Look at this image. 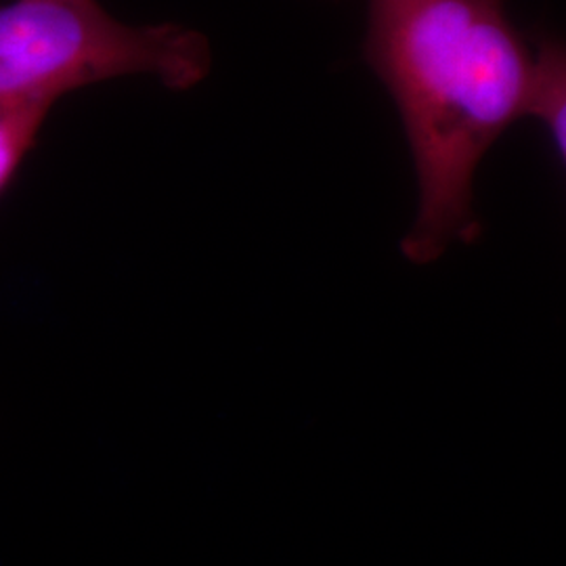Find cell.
<instances>
[{"label":"cell","mask_w":566,"mask_h":566,"mask_svg":"<svg viewBox=\"0 0 566 566\" xmlns=\"http://www.w3.org/2000/svg\"><path fill=\"white\" fill-rule=\"evenodd\" d=\"M365 57L399 107L420 182L403 254L434 263L481 233L474 172L531 112L535 57L504 0H369Z\"/></svg>","instance_id":"obj_1"},{"label":"cell","mask_w":566,"mask_h":566,"mask_svg":"<svg viewBox=\"0 0 566 566\" xmlns=\"http://www.w3.org/2000/svg\"><path fill=\"white\" fill-rule=\"evenodd\" d=\"M210 42L179 23L130 25L97 0H13L0 7V112L55 103L122 76L187 91L208 76Z\"/></svg>","instance_id":"obj_2"},{"label":"cell","mask_w":566,"mask_h":566,"mask_svg":"<svg viewBox=\"0 0 566 566\" xmlns=\"http://www.w3.org/2000/svg\"><path fill=\"white\" fill-rule=\"evenodd\" d=\"M531 116L546 124L566 166V44L544 41L535 57Z\"/></svg>","instance_id":"obj_3"},{"label":"cell","mask_w":566,"mask_h":566,"mask_svg":"<svg viewBox=\"0 0 566 566\" xmlns=\"http://www.w3.org/2000/svg\"><path fill=\"white\" fill-rule=\"evenodd\" d=\"M53 103H32L0 112V193L18 172L23 158L34 147Z\"/></svg>","instance_id":"obj_4"}]
</instances>
